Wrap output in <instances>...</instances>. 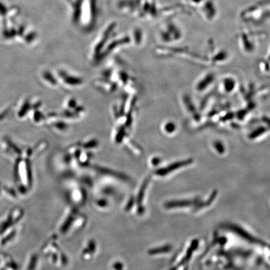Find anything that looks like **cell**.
Segmentation results:
<instances>
[{
  "mask_svg": "<svg viewBox=\"0 0 270 270\" xmlns=\"http://www.w3.org/2000/svg\"><path fill=\"white\" fill-rule=\"evenodd\" d=\"M24 213V209L19 207L13 209L5 221L0 223V235L3 234L8 229L18 223L23 217Z\"/></svg>",
  "mask_w": 270,
  "mask_h": 270,
  "instance_id": "1",
  "label": "cell"
},
{
  "mask_svg": "<svg viewBox=\"0 0 270 270\" xmlns=\"http://www.w3.org/2000/svg\"><path fill=\"white\" fill-rule=\"evenodd\" d=\"M15 235H16V231H12L9 234L6 235V237H4L2 239L1 244L2 246L6 245V243H8L10 241H12L13 239L14 238Z\"/></svg>",
  "mask_w": 270,
  "mask_h": 270,
  "instance_id": "2",
  "label": "cell"
},
{
  "mask_svg": "<svg viewBox=\"0 0 270 270\" xmlns=\"http://www.w3.org/2000/svg\"><path fill=\"white\" fill-rule=\"evenodd\" d=\"M36 261H37V258H36V254H33L30 258V262L29 265H28L27 270H34V267L36 266Z\"/></svg>",
  "mask_w": 270,
  "mask_h": 270,
  "instance_id": "3",
  "label": "cell"
},
{
  "mask_svg": "<svg viewBox=\"0 0 270 270\" xmlns=\"http://www.w3.org/2000/svg\"><path fill=\"white\" fill-rule=\"evenodd\" d=\"M2 189H3V191H5L8 195L12 196L13 198H16L17 195L16 191H15V190L12 189V188L5 186V187L2 188Z\"/></svg>",
  "mask_w": 270,
  "mask_h": 270,
  "instance_id": "4",
  "label": "cell"
},
{
  "mask_svg": "<svg viewBox=\"0 0 270 270\" xmlns=\"http://www.w3.org/2000/svg\"><path fill=\"white\" fill-rule=\"evenodd\" d=\"M224 85H225L226 90L228 91V92H230L234 87V81L232 79H227Z\"/></svg>",
  "mask_w": 270,
  "mask_h": 270,
  "instance_id": "5",
  "label": "cell"
},
{
  "mask_svg": "<svg viewBox=\"0 0 270 270\" xmlns=\"http://www.w3.org/2000/svg\"><path fill=\"white\" fill-rule=\"evenodd\" d=\"M211 80H212V79H211V76L207 77L206 81H202V83L199 84V85H198V88H199L200 90H202L203 88L206 87L207 85H208V83H211Z\"/></svg>",
  "mask_w": 270,
  "mask_h": 270,
  "instance_id": "6",
  "label": "cell"
},
{
  "mask_svg": "<svg viewBox=\"0 0 270 270\" xmlns=\"http://www.w3.org/2000/svg\"><path fill=\"white\" fill-rule=\"evenodd\" d=\"M216 148L217 149V151L220 153H222V151L223 152V146L222 144L221 143L218 142L216 143L215 144Z\"/></svg>",
  "mask_w": 270,
  "mask_h": 270,
  "instance_id": "7",
  "label": "cell"
},
{
  "mask_svg": "<svg viewBox=\"0 0 270 270\" xmlns=\"http://www.w3.org/2000/svg\"><path fill=\"white\" fill-rule=\"evenodd\" d=\"M1 183H0V194H1Z\"/></svg>",
  "mask_w": 270,
  "mask_h": 270,
  "instance_id": "8",
  "label": "cell"
}]
</instances>
